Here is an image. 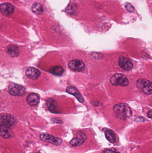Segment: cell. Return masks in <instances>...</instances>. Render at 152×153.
<instances>
[{"instance_id": "obj_1", "label": "cell", "mask_w": 152, "mask_h": 153, "mask_svg": "<svg viewBox=\"0 0 152 153\" xmlns=\"http://www.w3.org/2000/svg\"><path fill=\"white\" fill-rule=\"evenodd\" d=\"M113 110L117 117L123 120L130 117L132 114L130 108L125 103L116 104L114 106Z\"/></svg>"}, {"instance_id": "obj_2", "label": "cell", "mask_w": 152, "mask_h": 153, "mask_svg": "<svg viewBox=\"0 0 152 153\" xmlns=\"http://www.w3.org/2000/svg\"><path fill=\"white\" fill-rule=\"evenodd\" d=\"M137 86L139 90L145 94H152V83L145 79H139L137 82Z\"/></svg>"}, {"instance_id": "obj_3", "label": "cell", "mask_w": 152, "mask_h": 153, "mask_svg": "<svg viewBox=\"0 0 152 153\" xmlns=\"http://www.w3.org/2000/svg\"><path fill=\"white\" fill-rule=\"evenodd\" d=\"M110 82L113 85L119 86H127L129 81L126 76L122 73H117L114 74L110 79Z\"/></svg>"}, {"instance_id": "obj_4", "label": "cell", "mask_w": 152, "mask_h": 153, "mask_svg": "<svg viewBox=\"0 0 152 153\" xmlns=\"http://www.w3.org/2000/svg\"><path fill=\"white\" fill-rule=\"evenodd\" d=\"M1 127L9 128L14 125L16 122L15 119L10 114H1Z\"/></svg>"}, {"instance_id": "obj_5", "label": "cell", "mask_w": 152, "mask_h": 153, "mask_svg": "<svg viewBox=\"0 0 152 153\" xmlns=\"http://www.w3.org/2000/svg\"><path fill=\"white\" fill-rule=\"evenodd\" d=\"M40 138L42 141L49 142L56 146H59L62 142V139L46 133H42L40 135Z\"/></svg>"}, {"instance_id": "obj_6", "label": "cell", "mask_w": 152, "mask_h": 153, "mask_svg": "<svg viewBox=\"0 0 152 153\" xmlns=\"http://www.w3.org/2000/svg\"><path fill=\"white\" fill-rule=\"evenodd\" d=\"M9 93L14 96H21L25 92V89L22 86L16 84H10L9 87Z\"/></svg>"}, {"instance_id": "obj_7", "label": "cell", "mask_w": 152, "mask_h": 153, "mask_svg": "<svg viewBox=\"0 0 152 153\" xmlns=\"http://www.w3.org/2000/svg\"><path fill=\"white\" fill-rule=\"evenodd\" d=\"M87 139V136L84 133L78 132L76 137L70 141V145L74 147H78L81 146Z\"/></svg>"}, {"instance_id": "obj_8", "label": "cell", "mask_w": 152, "mask_h": 153, "mask_svg": "<svg viewBox=\"0 0 152 153\" xmlns=\"http://www.w3.org/2000/svg\"><path fill=\"white\" fill-rule=\"evenodd\" d=\"M68 65L70 69L75 71H82L85 68L84 63L80 60H73L70 61Z\"/></svg>"}, {"instance_id": "obj_9", "label": "cell", "mask_w": 152, "mask_h": 153, "mask_svg": "<svg viewBox=\"0 0 152 153\" xmlns=\"http://www.w3.org/2000/svg\"><path fill=\"white\" fill-rule=\"evenodd\" d=\"M118 64L120 68L125 70H130L133 68V64L129 58L121 56L118 60Z\"/></svg>"}, {"instance_id": "obj_10", "label": "cell", "mask_w": 152, "mask_h": 153, "mask_svg": "<svg viewBox=\"0 0 152 153\" xmlns=\"http://www.w3.org/2000/svg\"><path fill=\"white\" fill-rule=\"evenodd\" d=\"M40 71L35 67H29L26 71V75L27 77L33 80L38 79L40 76Z\"/></svg>"}, {"instance_id": "obj_11", "label": "cell", "mask_w": 152, "mask_h": 153, "mask_svg": "<svg viewBox=\"0 0 152 153\" xmlns=\"http://www.w3.org/2000/svg\"><path fill=\"white\" fill-rule=\"evenodd\" d=\"M14 10V7L10 3H5L1 6V13L5 15H11Z\"/></svg>"}, {"instance_id": "obj_12", "label": "cell", "mask_w": 152, "mask_h": 153, "mask_svg": "<svg viewBox=\"0 0 152 153\" xmlns=\"http://www.w3.org/2000/svg\"><path fill=\"white\" fill-rule=\"evenodd\" d=\"M67 91L68 93L71 94L75 96L80 102H84V99L75 87L74 86H69L67 88Z\"/></svg>"}, {"instance_id": "obj_13", "label": "cell", "mask_w": 152, "mask_h": 153, "mask_svg": "<svg viewBox=\"0 0 152 153\" xmlns=\"http://www.w3.org/2000/svg\"><path fill=\"white\" fill-rule=\"evenodd\" d=\"M27 102L30 106H35L38 104L39 102V97L35 93H31L29 94L26 99Z\"/></svg>"}, {"instance_id": "obj_14", "label": "cell", "mask_w": 152, "mask_h": 153, "mask_svg": "<svg viewBox=\"0 0 152 153\" xmlns=\"http://www.w3.org/2000/svg\"><path fill=\"white\" fill-rule=\"evenodd\" d=\"M7 53L12 57H17L19 54V50L18 48L15 45H11L8 47L7 49Z\"/></svg>"}, {"instance_id": "obj_15", "label": "cell", "mask_w": 152, "mask_h": 153, "mask_svg": "<svg viewBox=\"0 0 152 153\" xmlns=\"http://www.w3.org/2000/svg\"><path fill=\"white\" fill-rule=\"evenodd\" d=\"M105 135L107 139L111 143H113L116 141V135L111 130H106L105 131Z\"/></svg>"}, {"instance_id": "obj_16", "label": "cell", "mask_w": 152, "mask_h": 153, "mask_svg": "<svg viewBox=\"0 0 152 153\" xmlns=\"http://www.w3.org/2000/svg\"><path fill=\"white\" fill-rule=\"evenodd\" d=\"M50 72L54 75H62L64 72V69L62 67L60 66H54L50 70Z\"/></svg>"}, {"instance_id": "obj_17", "label": "cell", "mask_w": 152, "mask_h": 153, "mask_svg": "<svg viewBox=\"0 0 152 153\" xmlns=\"http://www.w3.org/2000/svg\"><path fill=\"white\" fill-rule=\"evenodd\" d=\"M32 10L34 13L36 14H41L43 11V9L42 5L39 3H35L32 7Z\"/></svg>"}, {"instance_id": "obj_18", "label": "cell", "mask_w": 152, "mask_h": 153, "mask_svg": "<svg viewBox=\"0 0 152 153\" xmlns=\"http://www.w3.org/2000/svg\"><path fill=\"white\" fill-rule=\"evenodd\" d=\"M7 128L1 127V136L4 138H8L10 137L9 132Z\"/></svg>"}, {"instance_id": "obj_19", "label": "cell", "mask_w": 152, "mask_h": 153, "mask_svg": "<svg viewBox=\"0 0 152 153\" xmlns=\"http://www.w3.org/2000/svg\"><path fill=\"white\" fill-rule=\"evenodd\" d=\"M104 153H119L114 149H106L104 151Z\"/></svg>"}, {"instance_id": "obj_20", "label": "cell", "mask_w": 152, "mask_h": 153, "mask_svg": "<svg viewBox=\"0 0 152 153\" xmlns=\"http://www.w3.org/2000/svg\"><path fill=\"white\" fill-rule=\"evenodd\" d=\"M148 116L150 118H152V110L148 112Z\"/></svg>"}]
</instances>
